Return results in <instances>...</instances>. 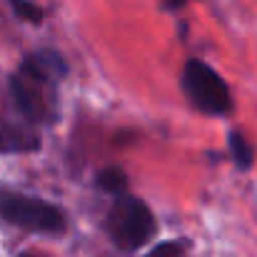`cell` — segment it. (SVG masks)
Masks as SVG:
<instances>
[{
  "label": "cell",
  "instance_id": "52a82bcc",
  "mask_svg": "<svg viewBox=\"0 0 257 257\" xmlns=\"http://www.w3.org/2000/svg\"><path fill=\"white\" fill-rule=\"evenodd\" d=\"M13 3V10L23 18V20H28V23H40L43 20V10L38 8V5H33V3H28V0H10Z\"/></svg>",
  "mask_w": 257,
  "mask_h": 257
},
{
  "label": "cell",
  "instance_id": "30bf717a",
  "mask_svg": "<svg viewBox=\"0 0 257 257\" xmlns=\"http://www.w3.org/2000/svg\"><path fill=\"white\" fill-rule=\"evenodd\" d=\"M20 257H35V255H20Z\"/></svg>",
  "mask_w": 257,
  "mask_h": 257
},
{
  "label": "cell",
  "instance_id": "6da1fadb",
  "mask_svg": "<svg viewBox=\"0 0 257 257\" xmlns=\"http://www.w3.org/2000/svg\"><path fill=\"white\" fill-rule=\"evenodd\" d=\"M0 217L28 232L58 235L65 230V215L55 205L13 190L0 192Z\"/></svg>",
  "mask_w": 257,
  "mask_h": 257
},
{
  "label": "cell",
  "instance_id": "5b68a950",
  "mask_svg": "<svg viewBox=\"0 0 257 257\" xmlns=\"http://www.w3.org/2000/svg\"><path fill=\"white\" fill-rule=\"evenodd\" d=\"M97 185L100 190L115 195V200L127 195V175L117 168H105L102 172H97Z\"/></svg>",
  "mask_w": 257,
  "mask_h": 257
},
{
  "label": "cell",
  "instance_id": "9c48e42d",
  "mask_svg": "<svg viewBox=\"0 0 257 257\" xmlns=\"http://www.w3.org/2000/svg\"><path fill=\"white\" fill-rule=\"evenodd\" d=\"M163 3H168L170 8H182L185 3H190V0H163Z\"/></svg>",
  "mask_w": 257,
  "mask_h": 257
},
{
  "label": "cell",
  "instance_id": "7a4b0ae2",
  "mask_svg": "<svg viewBox=\"0 0 257 257\" xmlns=\"http://www.w3.org/2000/svg\"><path fill=\"white\" fill-rule=\"evenodd\" d=\"M107 230L117 247L138 250L155 235V217L143 200L125 195L115 200L107 217Z\"/></svg>",
  "mask_w": 257,
  "mask_h": 257
},
{
  "label": "cell",
  "instance_id": "3957f363",
  "mask_svg": "<svg viewBox=\"0 0 257 257\" xmlns=\"http://www.w3.org/2000/svg\"><path fill=\"white\" fill-rule=\"evenodd\" d=\"M182 87L195 107L207 115H227L232 110V97L225 80L202 60H190L185 65Z\"/></svg>",
  "mask_w": 257,
  "mask_h": 257
},
{
  "label": "cell",
  "instance_id": "8992f818",
  "mask_svg": "<svg viewBox=\"0 0 257 257\" xmlns=\"http://www.w3.org/2000/svg\"><path fill=\"white\" fill-rule=\"evenodd\" d=\"M227 143H230V155H232V160L237 163V168H242V170H247L250 165H252V145L247 143V138L242 135V133H230L227 135Z\"/></svg>",
  "mask_w": 257,
  "mask_h": 257
},
{
  "label": "cell",
  "instance_id": "277c9868",
  "mask_svg": "<svg viewBox=\"0 0 257 257\" xmlns=\"http://www.w3.org/2000/svg\"><path fill=\"white\" fill-rule=\"evenodd\" d=\"M35 148H38L35 135H28V133L13 130V127H5L0 133V150H5V153H23V150H35Z\"/></svg>",
  "mask_w": 257,
  "mask_h": 257
},
{
  "label": "cell",
  "instance_id": "ba28073f",
  "mask_svg": "<svg viewBox=\"0 0 257 257\" xmlns=\"http://www.w3.org/2000/svg\"><path fill=\"white\" fill-rule=\"evenodd\" d=\"M145 257H182V242H163L153 247Z\"/></svg>",
  "mask_w": 257,
  "mask_h": 257
}]
</instances>
